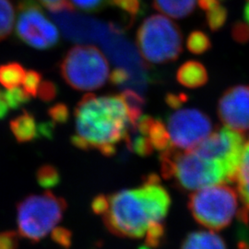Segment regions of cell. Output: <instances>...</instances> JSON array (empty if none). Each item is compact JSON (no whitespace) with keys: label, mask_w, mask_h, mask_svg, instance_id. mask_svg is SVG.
I'll list each match as a JSON object with an SVG mask.
<instances>
[{"label":"cell","mask_w":249,"mask_h":249,"mask_svg":"<svg viewBox=\"0 0 249 249\" xmlns=\"http://www.w3.org/2000/svg\"><path fill=\"white\" fill-rule=\"evenodd\" d=\"M52 239L64 249H70L72 243L71 231L63 227H54L52 231Z\"/></svg>","instance_id":"cell-31"},{"label":"cell","mask_w":249,"mask_h":249,"mask_svg":"<svg viewBox=\"0 0 249 249\" xmlns=\"http://www.w3.org/2000/svg\"><path fill=\"white\" fill-rule=\"evenodd\" d=\"M136 43L146 62L166 64L176 61L182 53L183 36L173 20L162 15H152L138 29Z\"/></svg>","instance_id":"cell-6"},{"label":"cell","mask_w":249,"mask_h":249,"mask_svg":"<svg viewBox=\"0 0 249 249\" xmlns=\"http://www.w3.org/2000/svg\"><path fill=\"white\" fill-rule=\"evenodd\" d=\"M46 9L52 12H57L66 9H75L72 8L69 0H38Z\"/></svg>","instance_id":"cell-34"},{"label":"cell","mask_w":249,"mask_h":249,"mask_svg":"<svg viewBox=\"0 0 249 249\" xmlns=\"http://www.w3.org/2000/svg\"><path fill=\"white\" fill-rule=\"evenodd\" d=\"M67 208V201L50 191L27 196L17 206L19 234L34 242L43 239L62 220Z\"/></svg>","instance_id":"cell-7"},{"label":"cell","mask_w":249,"mask_h":249,"mask_svg":"<svg viewBox=\"0 0 249 249\" xmlns=\"http://www.w3.org/2000/svg\"><path fill=\"white\" fill-rule=\"evenodd\" d=\"M55 129V123L52 120L45 121L38 124V138L52 140L54 135Z\"/></svg>","instance_id":"cell-36"},{"label":"cell","mask_w":249,"mask_h":249,"mask_svg":"<svg viewBox=\"0 0 249 249\" xmlns=\"http://www.w3.org/2000/svg\"><path fill=\"white\" fill-rule=\"evenodd\" d=\"M177 80L187 88L196 89L208 82V72L201 63L190 60L178 69Z\"/></svg>","instance_id":"cell-14"},{"label":"cell","mask_w":249,"mask_h":249,"mask_svg":"<svg viewBox=\"0 0 249 249\" xmlns=\"http://www.w3.org/2000/svg\"><path fill=\"white\" fill-rule=\"evenodd\" d=\"M139 249H151V248H149V247H147V246H145V245H142V246H141Z\"/></svg>","instance_id":"cell-39"},{"label":"cell","mask_w":249,"mask_h":249,"mask_svg":"<svg viewBox=\"0 0 249 249\" xmlns=\"http://www.w3.org/2000/svg\"><path fill=\"white\" fill-rule=\"evenodd\" d=\"M172 110L164 123L172 147L190 151L212 133L213 122L202 111L182 107Z\"/></svg>","instance_id":"cell-9"},{"label":"cell","mask_w":249,"mask_h":249,"mask_svg":"<svg viewBox=\"0 0 249 249\" xmlns=\"http://www.w3.org/2000/svg\"><path fill=\"white\" fill-rule=\"evenodd\" d=\"M210 37L201 31H194L187 37V49L192 53L201 54L208 52L212 48Z\"/></svg>","instance_id":"cell-24"},{"label":"cell","mask_w":249,"mask_h":249,"mask_svg":"<svg viewBox=\"0 0 249 249\" xmlns=\"http://www.w3.org/2000/svg\"><path fill=\"white\" fill-rule=\"evenodd\" d=\"M57 92L58 88L56 84L52 80H45L42 81L38 89L37 96L45 103H50L56 98Z\"/></svg>","instance_id":"cell-30"},{"label":"cell","mask_w":249,"mask_h":249,"mask_svg":"<svg viewBox=\"0 0 249 249\" xmlns=\"http://www.w3.org/2000/svg\"><path fill=\"white\" fill-rule=\"evenodd\" d=\"M145 246L151 249H158L163 244L166 238V227L161 222L152 223L149 225L146 231Z\"/></svg>","instance_id":"cell-25"},{"label":"cell","mask_w":249,"mask_h":249,"mask_svg":"<svg viewBox=\"0 0 249 249\" xmlns=\"http://www.w3.org/2000/svg\"><path fill=\"white\" fill-rule=\"evenodd\" d=\"M91 211L96 214L103 216L107 212V207H108V201H107V195L100 194L98 196H95L92 201H91Z\"/></svg>","instance_id":"cell-35"},{"label":"cell","mask_w":249,"mask_h":249,"mask_svg":"<svg viewBox=\"0 0 249 249\" xmlns=\"http://www.w3.org/2000/svg\"><path fill=\"white\" fill-rule=\"evenodd\" d=\"M15 11L10 0H0V41L8 38L14 26Z\"/></svg>","instance_id":"cell-22"},{"label":"cell","mask_w":249,"mask_h":249,"mask_svg":"<svg viewBox=\"0 0 249 249\" xmlns=\"http://www.w3.org/2000/svg\"><path fill=\"white\" fill-rule=\"evenodd\" d=\"M221 1H223H223H225V0H221Z\"/></svg>","instance_id":"cell-40"},{"label":"cell","mask_w":249,"mask_h":249,"mask_svg":"<svg viewBox=\"0 0 249 249\" xmlns=\"http://www.w3.org/2000/svg\"><path fill=\"white\" fill-rule=\"evenodd\" d=\"M47 114L55 124H66L71 116L69 107L63 103H58L49 107Z\"/></svg>","instance_id":"cell-29"},{"label":"cell","mask_w":249,"mask_h":249,"mask_svg":"<svg viewBox=\"0 0 249 249\" xmlns=\"http://www.w3.org/2000/svg\"><path fill=\"white\" fill-rule=\"evenodd\" d=\"M9 126L17 142H31L38 138V124L36 117L26 110L13 118Z\"/></svg>","instance_id":"cell-15"},{"label":"cell","mask_w":249,"mask_h":249,"mask_svg":"<svg viewBox=\"0 0 249 249\" xmlns=\"http://www.w3.org/2000/svg\"><path fill=\"white\" fill-rule=\"evenodd\" d=\"M69 2L73 9L89 13L99 12L108 6V0H69Z\"/></svg>","instance_id":"cell-27"},{"label":"cell","mask_w":249,"mask_h":249,"mask_svg":"<svg viewBox=\"0 0 249 249\" xmlns=\"http://www.w3.org/2000/svg\"><path fill=\"white\" fill-rule=\"evenodd\" d=\"M160 164L162 178L172 181L181 191L230 183L222 166L193 151H181L171 147L160 152Z\"/></svg>","instance_id":"cell-3"},{"label":"cell","mask_w":249,"mask_h":249,"mask_svg":"<svg viewBox=\"0 0 249 249\" xmlns=\"http://www.w3.org/2000/svg\"><path fill=\"white\" fill-rule=\"evenodd\" d=\"M236 182L241 202L249 213V142L245 146Z\"/></svg>","instance_id":"cell-20"},{"label":"cell","mask_w":249,"mask_h":249,"mask_svg":"<svg viewBox=\"0 0 249 249\" xmlns=\"http://www.w3.org/2000/svg\"><path fill=\"white\" fill-rule=\"evenodd\" d=\"M107 201L103 215L107 230L118 237L140 239L151 223L161 222L167 216L171 196L159 177L151 174L140 187L108 195Z\"/></svg>","instance_id":"cell-2"},{"label":"cell","mask_w":249,"mask_h":249,"mask_svg":"<svg viewBox=\"0 0 249 249\" xmlns=\"http://www.w3.org/2000/svg\"><path fill=\"white\" fill-rule=\"evenodd\" d=\"M108 5L117 9L123 17V26L130 27L144 11L142 0H108Z\"/></svg>","instance_id":"cell-19"},{"label":"cell","mask_w":249,"mask_h":249,"mask_svg":"<svg viewBox=\"0 0 249 249\" xmlns=\"http://www.w3.org/2000/svg\"><path fill=\"white\" fill-rule=\"evenodd\" d=\"M52 17L62 29L65 36L75 42L100 41L103 43L116 28L122 29L117 23H105L82 16L75 9L52 12Z\"/></svg>","instance_id":"cell-12"},{"label":"cell","mask_w":249,"mask_h":249,"mask_svg":"<svg viewBox=\"0 0 249 249\" xmlns=\"http://www.w3.org/2000/svg\"><path fill=\"white\" fill-rule=\"evenodd\" d=\"M187 208L196 223L213 231H222L238 213L237 191L227 184L197 189L188 196Z\"/></svg>","instance_id":"cell-5"},{"label":"cell","mask_w":249,"mask_h":249,"mask_svg":"<svg viewBox=\"0 0 249 249\" xmlns=\"http://www.w3.org/2000/svg\"><path fill=\"white\" fill-rule=\"evenodd\" d=\"M245 146L243 134L229 127H222L210 134L190 151L222 166L230 183H233L236 181Z\"/></svg>","instance_id":"cell-8"},{"label":"cell","mask_w":249,"mask_h":249,"mask_svg":"<svg viewBox=\"0 0 249 249\" xmlns=\"http://www.w3.org/2000/svg\"><path fill=\"white\" fill-rule=\"evenodd\" d=\"M18 246L17 232L8 231L0 233V249H17Z\"/></svg>","instance_id":"cell-32"},{"label":"cell","mask_w":249,"mask_h":249,"mask_svg":"<svg viewBox=\"0 0 249 249\" xmlns=\"http://www.w3.org/2000/svg\"><path fill=\"white\" fill-rule=\"evenodd\" d=\"M196 0H153L152 5L161 13L174 18L189 16L196 8Z\"/></svg>","instance_id":"cell-18"},{"label":"cell","mask_w":249,"mask_h":249,"mask_svg":"<svg viewBox=\"0 0 249 249\" xmlns=\"http://www.w3.org/2000/svg\"><path fill=\"white\" fill-rule=\"evenodd\" d=\"M75 133L71 142L82 151H98L112 157L125 141L132 118L122 94H86L75 108Z\"/></svg>","instance_id":"cell-1"},{"label":"cell","mask_w":249,"mask_h":249,"mask_svg":"<svg viewBox=\"0 0 249 249\" xmlns=\"http://www.w3.org/2000/svg\"><path fill=\"white\" fill-rule=\"evenodd\" d=\"M124 142L129 151L142 157L172 147L164 122L149 116H142L131 124Z\"/></svg>","instance_id":"cell-11"},{"label":"cell","mask_w":249,"mask_h":249,"mask_svg":"<svg viewBox=\"0 0 249 249\" xmlns=\"http://www.w3.org/2000/svg\"><path fill=\"white\" fill-rule=\"evenodd\" d=\"M26 71L17 62L0 65V84L6 89L18 87L24 80Z\"/></svg>","instance_id":"cell-21"},{"label":"cell","mask_w":249,"mask_h":249,"mask_svg":"<svg viewBox=\"0 0 249 249\" xmlns=\"http://www.w3.org/2000/svg\"><path fill=\"white\" fill-rule=\"evenodd\" d=\"M16 36L26 45L40 50L53 48L59 42L57 28L34 0L18 3Z\"/></svg>","instance_id":"cell-10"},{"label":"cell","mask_w":249,"mask_h":249,"mask_svg":"<svg viewBox=\"0 0 249 249\" xmlns=\"http://www.w3.org/2000/svg\"><path fill=\"white\" fill-rule=\"evenodd\" d=\"M200 9L204 11L207 25L211 31L221 30L228 18V10L221 0H198Z\"/></svg>","instance_id":"cell-17"},{"label":"cell","mask_w":249,"mask_h":249,"mask_svg":"<svg viewBox=\"0 0 249 249\" xmlns=\"http://www.w3.org/2000/svg\"><path fill=\"white\" fill-rule=\"evenodd\" d=\"M59 72L65 82L76 90L100 89L110 78L108 60L94 45H75L69 49L59 63Z\"/></svg>","instance_id":"cell-4"},{"label":"cell","mask_w":249,"mask_h":249,"mask_svg":"<svg viewBox=\"0 0 249 249\" xmlns=\"http://www.w3.org/2000/svg\"><path fill=\"white\" fill-rule=\"evenodd\" d=\"M180 249H227L226 244L214 231L189 232L181 244Z\"/></svg>","instance_id":"cell-16"},{"label":"cell","mask_w":249,"mask_h":249,"mask_svg":"<svg viewBox=\"0 0 249 249\" xmlns=\"http://www.w3.org/2000/svg\"><path fill=\"white\" fill-rule=\"evenodd\" d=\"M218 116L227 127L241 134L249 132V86L226 89L218 103Z\"/></svg>","instance_id":"cell-13"},{"label":"cell","mask_w":249,"mask_h":249,"mask_svg":"<svg viewBox=\"0 0 249 249\" xmlns=\"http://www.w3.org/2000/svg\"><path fill=\"white\" fill-rule=\"evenodd\" d=\"M38 184L45 188L57 187L60 184L61 176L58 169L52 164H44L36 172Z\"/></svg>","instance_id":"cell-23"},{"label":"cell","mask_w":249,"mask_h":249,"mask_svg":"<svg viewBox=\"0 0 249 249\" xmlns=\"http://www.w3.org/2000/svg\"><path fill=\"white\" fill-rule=\"evenodd\" d=\"M9 109L10 108L8 106V104L0 94V120H3L7 117L9 115Z\"/></svg>","instance_id":"cell-37"},{"label":"cell","mask_w":249,"mask_h":249,"mask_svg":"<svg viewBox=\"0 0 249 249\" xmlns=\"http://www.w3.org/2000/svg\"><path fill=\"white\" fill-rule=\"evenodd\" d=\"M231 35L233 39L241 43H247L249 41V26L244 22H237L235 23L231 29Z\"/></svg>","instance_id":"cell-33"},{"label":"cell","mask_w":249,"mask_h":249,"mask_svg":"<svg viewBox=\"0 0 249 249\" xmlns=\"http://www.w3.org/2000/svg\"><path fill=\"white\" fill-rule=\"evenodd\" d=\"M0 94L10 109H18L29 104L31 101V96L24 89H20L18 87L13 89H0Z\"/></svg>","instance_id":"cell-26"},{"label":"cell","mask_w":249,"mask_h":249,"mask_svg":"<svg viewBox=\"0 0 249 249\" xmlns=\"http://www.w3.org/2000/svg\"><path fill=\"white\" fill-rule=\"evenodd\" d=\"M43 81V76L40 72L34 70L26 71L23 80V89L31 97H36L38 89Z\"/></svg>","instance_id":"cell-28"},{"label":"cell","mask_w":249,"mask_h":249,"mask_svg":"<svg viewBox=\"0 0 249 249\" xmlns=\"http://www.w3.org/2000/svg\"><path fill=\"white\" fill-rule=\"evenodd\" d=\"M246 6H245V18L249 22V0H246Z\"/></svg>","instance_id":"cell-38"}]
</instances>
